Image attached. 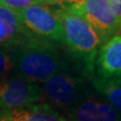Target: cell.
Here are the masks:
<instances>
[{
  "label": "cell",
  "instance_id": "obj_14",
  "mask_svg": "<svg viewBox=\"0 0 121 121\" xmlns=\"http://www.w3.org/2000/svg\"><path fill=\"white\" fill-rule=\"evenodd\" d=\"M0 45H3V47H6V48L12 47L11 40L9 39L8 35H7L6 29H5V26L3 25L1 20H0Z\"/></svg>",
  "mask_w": 121,
  "mask_h": 121
},
{
  "label": "cell",
  "instance_id": "obj_5",
  "mask_svg": "<svg viewBox=\"0 0 121 121\" xmlns=\"http://www.w3.org/2000/svg\"><path fill=\"white\" fill-rule=\"evenodd\" d=\"M26 28L43 39L64 43V28L59 16L47 6L33 4L17 11Z\"/></svg>",
  "mask_w": 121,
  "mask_h": 121
},
{
  "label": "cell",
  "instance_id": "obj_13",
  "mask_svg": "<svg viewBox=\"0 0 121 121\" xmlns=\"http://www.w3.org/2000/svg\"><path fill=\"white\" fill-rule=\"evenodd\" d=\"M14 67V60L12 56L7 52L0 48V75H4L12 70Z\"/></svg>",
  "mask_w": 121,
  "mask_h": 121
},
{
  "label": "cell",
  "instance_id": "obj_7",
  "mask_svg": "<svg viewBox=\"0 0 121 121\" xmlns=\"http://www.w3.org/2000/svg\"><path fill=\"white\" fill-rule=\"evenodd\" d=\"M71 121H121V115L106 100L88 95L71 109Z\"/></svg>",
  "mask_w": 121,
  "mask_h": 121
},
{
  "label": "cell",
  "instance_id": "obj_16",
  "mask_svg": "<svg viewBox=\"0 0 121 121\" xmlns=\"http://www.w3.org/2000/svg\"><path fill=\"white\" fill-rule=\"evenodd\" d=\"M113 12L121 22V0H108Z\"/></svg>",
  "mask_w": 121,
  "mask_h": 121
},
{
  "label": "cell",
  "instance_id": "obj_17",
  "mask_svg": "<svg viewBox=\"0 0 121 121\" xmlns=\"http://www.w3.org/2000/svg\"><path fill=\"white\" fill-rule=\"evenodd\" d=\"M40 2H44L45 3V2H47V0H40Z\"/></svg>",
  "mask_w": 121,
  "mask_h": 121
},
{
  "label": "cell",
  "instance_id": "obj_2",
  "mask_svg": "<svg viewBox=\"0 0 121 121\" xmlns=\"http://www.w3.org/2000/svg\"><path fill=\"white\" fill-rule=\"evenodd\" d=\"M64 28V39L71 52L81 60L85 73L92 75L101 40L94 28L81 15L63 7L56 12Z\"/></svg>",
  "mask_w": 121,
  "mask_h": 121
},
{
  "label": "cell",
  "instance_id": "obj_11",
  "mask_svg": "<svg viewBox=\"0 0 121 121\" xmlns=\"http://www.w3.org/2000/svg\"><path fill=\"white\" fill-rule=\"evenodd\" d=\"M92 84L97 92L121 115V78L105 79L92 76Z\"/></svg>",
  "mask_w": 121,
  "mask_h": 121
},
{
  "label": "cell",
  "instance_id": "obj_8",
  "mask_svg": "<svg viewBox=\"0 0 121 121\" xmlns=\"http://www.w3.org/2000/svg\"><path fill=\"white\" fill-rule=\"evenodd\" d=\"M95 67L97 77L121 78V31L102 43L98 50Z\"/></svg>",
  "mask_w": 121,
  "mask_h": 121
},
{
  "label": "cell",
  "instance_id": "obj_12",
  "mask_svg": "<svg viewBox=\"0 0 121 121\" xmlns=\"http://www.w3.org/2000/svg\"><path fill=\"white\" fill-rule=\"evenodd\" d=\"M39 2H40V0H0V3L15 11L27 8L33 4H37Z\"/></svg>",
  "mask_w": 121,
  "mask_h": 121
},
{
  "label": "cell",
  "instance_id": "obj_15",
  "mask_svg": "<svg viewBox=\"0 0 121 121\" xmlns=\"http://www.w3.org/2000/svg\"><path fill=\"white\" fill-rule=\"evenodd\" d=\"M84 0H47L45 3H52V4H60L63 7L66 6H78L83 3Z\"/></svg>",
  "mask_w": 121,
  "mask_h": 121
},
{
  "label": "cell",
  "instance_id": "obj_6",
  "mask_svg": "<svg viewBox=\"0 0 121 121\" xmlns=\"http://www.w3.org/2000/svg\"><path fill=\"white\" fill-rule=\"evenodd\" d=\"M43 91L51 101L62 108H74L84 98L81 79L64 73H59L45 81Z\"/></svg>",
  "mask_w": 121,
  "mask_h": 121
},
{
  "label": "cell",
  "instance_id": "obj_4",
  "mask_svg": "<svg viewBox=\"0 0 121 121\" xmlns=\"http://www.w3.org/2000/svg\"><path fill=\"white\" fill-rule=\"evenodd\" d=\"M43 89L24 77L6 78L0 81V107L6 111L36 104L43 98Z\"/></svg>",
  "mask_w": 121,
  "mask_h": 121
},
{
  "label": "cell",
  "instance_id": "obj_1",
  "mask_svg": "<svg viewBox=\"0 0 121 121\" xmlns=\"http://www.w3.org/2000/svg\"><path fill=\"white\" fill-rule=\"evenodd\" d=\"M15 48L14 65L29 81L45 82L64 68L60 54L50 39L31 35Z\"/></svg>",
  "mask_w": 121,
  "mask_h": 121
},
{
  "label": "cell",
  "instance_id": "obj_3",
  "mask_svg": "<svg viewBox=\"0 0 121 121\" xmlns=\"http://www.w3.org/2000/svg\"><path fill=\"white\" fill-rule=\"evenodd\" d=\"M84 18L97 32L101 44L121 31V22L108 0H84L78 6H66Z\"/></svg>",
  "mask_w": 121,
  "mask_h": 121
},
{
  "label": "cell",
  "instance_id": "obj_9",
  "mask_svg": "<svg viewBox=\"0 0 121 121\" xmlns=\"http://www.w3.org/2000/svg\"><path fill=\"white\" fill-rule=\"evenodd\" d=\"M0 121H67V119L51 105L36 103L7 111Z\"/></svg>",
  "mask_w": 121,
  "mask_h": 121
},
{
  "label": "cell",
  "instance_id": "obj_10",
  "mask_svg": "<svg viewBox=\"0 0 121 121\" xmlns=\"http://www.w3.org/2000/svg\"><path fill=\"white\" fill-rule=\"evenodd\" d=\"M0 20L5 26L9 39L12 43V47H16L26 37L31 35L25 25L23 24L20 15L17 11L9 8L2 3H0Z\"/></svg>",
  "mask_w": 121,
  "mask_h": 121
}]
</instances>
